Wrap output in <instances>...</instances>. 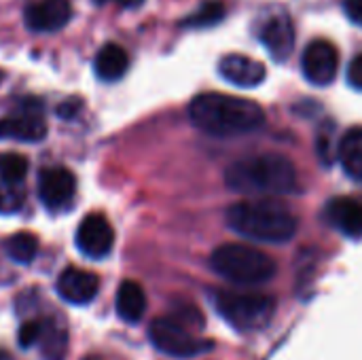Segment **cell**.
I'll return each mask as SVG.
<instances>
[{
	"instance_id": "1",
	"label": "cell",
	"mask_w": 362,
	"mask_h": 360,
	"mask_svg": "<svg viewBox=\"0 0 362 360\" xmlns=\"http://www.w3.org/2000/svg\"><path fill=\"white\" fill-rule=\"evenodd\" d=\"M191 123L214 138L246 136L265 125V110L244 98L227 93H199L189 104Z\"/></svg>"
},
{
	"instance_id": "2",
	"label": "cell",
	"mask_w": 362,
	"mask_h": 360,
	"mask_svg": "<svg viewBox=\"0 0 362 360\" xmlns=\"http://www.w3.org/2000/svg\"><path fill=\"white\" fill-rule=\"evenodd\" d=\"M225 182L231 191L250 197H276L299 191L295 166L286 157L274 153L235 161L227 170Z\"/></svg>"
},
{
	"instance_id": "3",
	"label": "cell",
	"mask_w": 362,
	"mask_h": 360,
	"mask_svg": "<svg viewBox=\"0 0 362 360\" xmlns=\"http://www.w3.org/2000/svg\"><path fill=\"white\" fill-rule=\"evenodd\" d=\"M227 223L238 236L263 244H286L297 233L295 214L269 197L246 199L231 206Z\"/></svg>"
},
{
	"instance_id": "4",
	"label": "cell",
	"mask_w": 362,
	"mask_h": 360,
	"mask_svg": "<svg viewBox=\"0 0 362 360\" xmlns=\"http://www.w3.org/2000/svg\"><path fill=\"white\" fill-rule=\"evenodd\" d=\"M212 269L235 286H261L276 276V261L246 244L218 246L210 257Z\"/></svg>"
},
{
	"instance_id": "5",
	"label": "cell",
	"mask_w": 362,
	"mask_h": 360,
	"mask_svg": "<svg viewBox=\"0 0 362 360\" xmlns=\"http://www.w3.org/2000/svg\"><path fill=\"white\" fill-rule=\"evenodd\" d=\"M204 327V320L195 310H189V314L178 312L172 316L157 318L151 329L148 337L153 346L174 359H193L212 348V342L202 337L197 331Z\"/></svg>"
},
{
	"instance_id": "6",
	"label": "cell",
	"mask_w": 362,
	"mask_h": 360,
	"mask_svg": "<svg viewBox=\"0 0 362 360\" xmlns=\"http://www.w3.org/2000/svg\"><path fill=\"white\" fill-rule=\"evenodd\" d=\"M216 312L238 331H259L269 325L276 303L269 295L252 291H218L214 295Z\"/></svg>"
},
{
	"instance_id": "7",
	"label": "cell",
	"mask_w": 362,
	"mask_h": 360,
	"mask_svg": "<svg viewBox=\"0 0 362 360\" xmlns=\"http://www.w3.org/2000/svg\"><path fill=\"white\" fill-rule=\"evenodd\" d=\"M301 70L312 85H331L339 70V53L335 45L329 40H312L301 55Z\"/></svg>"
},
{
	"instance_id": "8",
	"label": "cell",
	"mask_w": 362,
	"mask_h": 360,
	"mask_svg": "<svg viewBox=\"0 0 362 360\" xmlns=\"http://www.w3.org/2000/svg\"><path fill=\"white\" fill-rule=\"evenodd\" d=\"M76 193V178L62 166L45 168L38 174V197L47 210H64L72 204Z\"/></svg>"
},
{
	"instance_id": "9",
	"label": "cell",
	"mask_w": 362,
	"mask_h": 360,
	"mask_svg": "<svg viewBox=\"0 0 362 360\" xmlns=\"http://www.w3.org/2000/svg\"><path fill=\"white\" fill-rule=\"evenodd\" d=\"M76 248L89 259H104L115 246V229L104 214H87L74 236Z\"/></svg>"
},
{
	"instance_id": "10",
	"label": "cell",
	"mask_w": 362,
	"mask_h": 360,
	"mask_svg": "<svg viewBox=\"0 0 362 360\" xmlns=\"http://www.w3.org/2000/svg\"><path fill=\"white\" fill-rule=\"evenodd\" d=\"M55 291L64 301L72 306H87L100 291V278L93 272L81 267H66L55 282Z\"/></svg>"
},
{
	"instance_id": "11",
	"label": "cell",
	"mask_w": 362,
	"mask_h": 360,
	"mask_svg": "<svg viewBox=\"0 0 362 360\" xmlns=\"http://www.w3.org/2000/svg\"><path fill=\"white\" fill-rule=\"evenodd\" d=\"M72 15L70 0H38L23 11L25 25L34 32H57Z\"/></svg>"
},
{
	"instance_id": "12",
	"label": "cell",
	"mask_w": 362,
	"mask_h": 360,
	"mask_svg": "<svg viewBox=\"0 0 362 360\" xmlns=\"http://www.w3.org/2000/svg\"><path fill=\"white\" fill-rule=\"evenodd\" d=\"M218 72L227 83L244 87V89H252V87L261 85L267 76L265 66L261 62H257L248 55H238V53L225 55L218 62Z\"/></svg>"
},
{
	"instance_id": "13",
	"label": "cell",
	"mask_w": 362,
	"mask_h": 360,
	"mask_svg": "<svg viewBox=\"0 0 362 360\" xmlns=\"http://www.w3.org/2000/svg\"><path fill=\"white\" fill-rule=\"evenodd\" d=\"M261 42L276 62H286L295 51V28L286 15H274L261 28Z\"/></svg>"
},
{
	"instance_id": "14",
	"label": "cell",
	"mask_w": 362,
	"mask_h": 360,
	"mask_svg": "<svg viewBox=\"0 0 362 360\" xmlns=\"http://www.w3.org/2000/svg\"><path fill=\"white\" fill-rule=\"evenodd\" d=\"M327 221L344 236L352 240L362 238V199L358 197H335L325 208Z\"/></svg>"
},
{
	"instance_id": "15",
	"label": "cell",
	"mask_w": 362,
	"mask_h": 360,
	"mask_svg": "<svg viewBox=\"0 0 362 360\" xmlns=\"http://www.w3.org/2000/svg\"><path fill=\"white\" fill-rule=\"evenodd\" d=\"M45 136H47V125L36 112L21 110L19 115H8L0 119V140L40 142Z\"/></svg>"
},
{
	"instance_id": "16",
	"label": "cell",
	"mask_w": 362,
	"mask_h": 360,
	"mask_svg": "<svg viewBox=\"0 0 362 360\" xmlns=\"http://www.w3.org/2000/svg\"><path fill=\"white\" fill-rule=\"evenodd\" d=\"M127 68H129V55L125 53L123 47H119L115 42L104 45L95 53V59H93L95 76L106 81V83H115V81L123 79Z\"/></svg>"
},
{
	"instance_id": "17",
	"label": "cell",
	"mask_w": 362,
	"mask_h": 360,
	"mask_svg": "<svg viewBox=\"0 0 362 360\" xmlns=\"http://www.w3.org/2000/svg\"><path fill=\"white\" fill-rule=\"evenodd\" d=\"M115 306H117V314L121 316V320L134 325V323H138V320L144 316V312H146V293H144V289H142L138 282L125 280V282L119 286V291H117V301H115Z\"/></svg>"
},
{
	"instance_id": "18",
	"label": "cell",
	"mask_w": 362,
	"mask_h": 360,
	"mask_svg": "<svg viewBox=\"0 0 362 360\" xmlns=\"http://www.w3.org/2000/svg\"><path fill=\"white\" fill-rule=\"evenodd\" d=\"M337 157L344 172L352 180L362 182V127H352L344 134L337 146Z\"/></svg>"
},
{
	"instance_id": "19",
	"label": "cell",
	"mask_w": 362,
	"mask_h": 360,
	"mask_svg": "<svg viewBox=\"0 0 362 360\" xmlns=\"http://www.w3.org/2000/svg\"><path fill=\"white\" fill-rule=\"evenodd\" d=\"M2 248L11 261H15L19 265H28L38 255V238L30 231H19V233H13L11 238H6Z\"/></svg>"
},
{
	"instance_id": "20",
	"label": "cell",
	"mask_w": 362,
	"mask_h": 360,
	"mask_svg": "<svg viewBox=\"0 0 362 360\" xmlns=\"http://www.w3.org/2000/svg\"><path fill=\"white\" fill-rule=\"evenodd\" d=\"M66 344H68V335L62 327L45 320V329L40 335L38 346L42 348V356L47 360H62L66 354Z\"/></svg>"
},
{
	"instance_id": "21",
	"label": "cell",
	"mask_w": 362,
	"mask_h": 360,
	"mask_svg": "<svg viewBox=\"0 0 362 360\" xmlns=\"http://www.w3.org/2000/svg\"><path fill=\"white\" fill-rule=\"evenodd\" d=\"M223 17H225V6L218 0H208L193 15H189L182 21V25L185 28H210V25L221 23Z\"/></svg>"
},
{
	"instance_id": "22",
	"label": "cell",
	"mask_w": 362,
	"mask_h": 360,
	"mask_svg": "<svg viewBox=\"0 0 362 360\" xmlns=\"http://www.w3.org/2000/svg\"><path fill=\"white\" fill-rule=\"evenodd\" d=\"M28 159L19 153H4L0 155V180L11 185H21L28 176Z\"/></svg>"
},
{
	"instance_id": "23",
	"label": "cell",
	"mask_w": 362,
	"mask_h": 360,
	"mask_svg": "<svg viewBox=\"0 0 362 360\" xmlns=\"http://www.w3.org/2000/svg\"><path fill=\"white\" fill-rule=\"evenodd\" d=\"M25 202V191L21 185H11L0 180V212L2 214H13L19 212Z\"/></svg>"
},
{
	"instance_id": "24",
	"label": "cell",
	"mask_w": 362,
	"mask_h": 360,
	"mask_svg": "<svg viewBox=\"0 0 362 360\" xmlns=\"http://www.w3.org/2000/svg\"><path fill=\"white\" fill-rule=\"evenodd\" d=\"M42 329H45V320H25V323L19 327V335H17L19 346H21V348L38 346L40 335H42Z\"/></svg>"
},
{
	"instance_id": "25",
	"label": "cell",
	"mask_w": 362,
	"mask_h": 360,
	"mask_svg": "<svg viewBox=\"0 0 362 360\" xmlns=\"http://www.w3.org/2000/svg\"><path fill=\"white\" fill-rule=\"evenodd\" d=\"M348 83L354 89H362V53L356 55L348 66Z\"/></svg>"
},
{
	"instance_id": "26",
	"label": "cell",
	"mask_w": 362,
	"mask_h": 360,
	"mask_svg": "<svg viewBox=\"0 0 362 360\" xmlns=\"http://www.w3.org/2000/svg\"><path fill=\"white\" fill-rule=\"evenodd\" d=\"M78 110H81V100L78 98H70V100H66V102H62L57 106V115L62 119H74L78 115Z\"/></svg>"
},
{
	"instance_id": "27",
	"label": "cell",
	"mask_w": 362,
	"mask_h": 360,
	"mask_svg": "<svg viewBox=\"0 0 362 360\" xmlns=\"http://www.w3.org/2000/svg\"><path fill=\"white\" fill-rule=\"evenodd\" d=\"M344 11L352 23L362 25V0H344Z\"/></svg>"
},
{
	"instance_id": "28",
	"label": "cell",
	"mask_w": 362,
	"mask_h": 360,
	"mask_svg": "<svg viewBox=\"0 0 362 360\" xmlns=\"http://www.w3.org/2000/svg\"><path fill=\"white\" fill-rule=\"evenodd\" d=\"M98 4H104V2H117L119 6H123V8H136V6H140L144 0H95Z\"/></svg>"
},
{
	"instance_id": "29",
	"label": "cell",
	"mask_w": 362,
	"mask_h": 360,
	"mask_svg": "<svg viewBox=\"0 0 362 360\" xmlns=\"http://www.w3.org/2000/svg\"><path fill=\"white\" fill-rule=\"evenodd\" d=\"M85 360H95V359H85Z\"/></svg>"
}]
</instances>
